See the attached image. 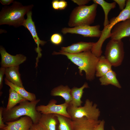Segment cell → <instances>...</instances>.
<instances>
[{"mask_svg":"<svg viewBox=\"0 0 130 130\" xmlns=\"http://www.w3.org/2000/svg\"><path fill=\"white\" fill-rule=\"evenodd\" d=\"M29 130H46L44 127L38 122L33 123Z\"/></svg>","mask_w":130,"mask_h":130,"instance_id":"27","label":"cell"},{"mask_svg":"<svg viewBox=\"0 0 130 130\" xmlns=\"http://www.w3.org/2000/svg\"><path fill=\"white\" fill-rule=\"evenodd\" d=\"M105 121L103 120L101 121L99 124L93 130H104Z\"/></svg>","mask_w":130,"mask_h":130,"instance_id":"33","label":"cell"},{"mask_svg":"<svg viewBox=\"0 0 130 130\" xmlns=\"http://www.w3.org/2000/svg\"><path fill=\"white\" fill-rule=\"evenodd\" d=\"M59 0H53L52 1V7L54 10H59L58 3Z\"/></svg>","mask_w":130,"mask_h":130,"instance_id":"34","label":"cell"},{"mask_svg":"<svg viewBox=\"0 0 130 130\" xmlns=\"http://www.w3.org/2000/svg\"><path fill=\"white\" fill-rule=\"evenodd\" d=\"M19 69V65L6 68L5 74V78L13 84L24 88L21 79Z\"/></svg>","mask_w":130,"mask_h":130,"instance_id":"16","label":"cell"},{"mask_svg":"<svg viewBox=\"0 0 130 130\" xmlns=\"http://www.w3.org/2000/svg\"><path fill=\"white\" fill-rule=\"evenodd\" d=\"M94 44V43L93 42H79L73 44L67 47H61L60 51L70 54H77L91 50Z\"/></svg>","mask_w":130,"mask_h":130,"instance_id":"15","label":"cell"},{"mask_svg":"<svg viewBox=\"0 0 130 130\" xmlns=\"http://www.w3.org/2000/svg\"><path fill=\"white\" fill-rule=\"evenodd\" d=\"M104 55L112 66L120 65L124 55V43L122 40H110L106 45Z\"/></svg>","mask_w":130,"mask_h":130,"instance_id":"7","label":"cell"},{"mask_svg":"<svg viewBox=\"0 0 130 130\" xmlns=\"http://www.w3.org/2000/svg\"><path fill=\"white\" fill-rule=\"evenodd\" d=\"M55 115L58 120L56 130H73L72 120L71 118L62 115Z\"/></svg>","mask_w":130,"mask_h":130,"instance_id":"25","label":"cell"},{"mask_svg":"<svg viewBox=\"0 0 130 130\" xmlns=\"http://www.w3.org/2000/svg\"><path fill=\"white\" fill-rule=\"evenodd\" d=\"M40 100L39 99L33 101L26 100L8 110L3 107V122L5 123L13 121L21 116H27L31 118L33 123H38L42 114L37 110L36 107Z\"/></svg>","mask_w":130,"mask_h":130,"instance_id":"3","label":"cell"},{"mask_svg":"<svg viewBox=\"0 0 130 130\" xmlns=\"http://www.w3.org/2000/svg\"><path fill=\"white\" fill-rule=\"evenodd\" d=\"M9 93L7 104L6 107L5 108L7 110L12 108L18 104L27 100L11 88L9 89Z\"/></svg>","mask_w":130,"mask_h":130,"instance_id":"23","label":"cell"},{"mask_svg":"<svg viewBox=\"0 0 130 130\" xmlns=\"http://www.w3.org/2000/svg\"><path fill=\"white\" fill-rule=\"evenodd\" d=\"M92 1L94 3L100 5L102 8L104 14V27L107 26L110 22L108 18L109 13L111 10L116 7V3L114 1L109 3L104 0H93Z\"/></svg>","mask_w":130,"mask_h":130,"instance_id":"24","label":"cell"},{"mask_svg":"<svg viewBox=\"0 0 130 130\" xmlns=\"http://www.w3.org/2000/svg\"><path fill=\"white\" fill-rule=\"evenodd\" d=\"M113 1L118 4L119 9L121 11L124 9L126 6V0H114Z\"/></svg>","mask_w":130,"mask_h":130,"instance_id":"28","label":"cell"},{"mask_svg":"<svg viewBox=\"0 0 130 130\" xmlns=\"http://www.w3.org/2000/svg\"><path fill=\"white\" fill-rule=\"evenodd\" d=\"M130 37V19L116 24L112 29L110 36L111 39L121 40Z\"/></svg>","mask_w":130,"mask_h":130,"instance_id":"11","label":"cell"},{"mask_svg":"<svg viewBox=\"0 0 130 130\" xmlns=\"http://www.w3.org/2000/svg\"><path fill=\"white\" fill-rule=\"evenodd\" d=\"M33 6H24L16 1H14L11 6H5L0 12V25H7L15 27L23 26L26 20L25 15L31 11Z\"/></svg>","mask_w":130,"mask_h":130,"instance_id":"2","label":"cell"},{"mask_svg":"<svg viewBox=\"0 0 130 130\" xmlns=\"http://www.w3.org/2000/svg\"><path fill=\"white\" fill-rule=\"evenodd\" d=\"M112 130H116L115 128L113 127H112Z\"/></svg>","mask_w":130,"mask_h":130,"instance_id":"36","label":"cell"},{"mask_svg":"<svg viewBox=\"0 0 130 130\" xmlns=\"http://www.w3.org/2000/svg\"><path fill=\"white\" fill-rule=\"evenodd\" d=\"M3 107H1L0 108V129H2L6 127L7 125L4 124L3 120L2 113Z\"/></svg>","mask_w":130,"mask_h":130,"instance_id":"29","label":"cell"},{"mask_svg":"<svg viewBox=\"0 0 130 130\" xmlns=\"http://www.w3.org/2000/svg\"><path fill=\"white\" fill-rule=\"evenodd\" d=\"M98 4L93 3L87 6H78L71 12L68 25L70 27L85 25H90L94 22Z\"/></svg>","mask_w":130,"mask_h":130,"instance_id":"4","label":"cell"},{"mask_svg":"<svg viewBox=\"0 0 130 130\" xmlns=\"http://www.w3.org/2000/svg\"><path fill=\"white\" fill-rule=\"evenodd\" d=\"M0 130H4L3 129H0Z\"/></svg>","mask_w":130,"mask_h":130,"instance_id":"37","label":"cell"},{"mask_svg":"<svg viewBox=\"0 0 130 130\" xmlns=\"http://www.w3.org/2000/svg\"><path fill=\"white\" fill-rule=\"evenodd\" d=\"M6 68L1 67L0 68V89L1 90L3 86L2 82L4 75L5 74Z\"/></svg>","mask_w":130,"mask_h":130,"instance_id":"30","label":"cell"},{"mask_svg":"<svg viewBox=\"0 0 130 130\" xmlns=\"http://www.w3.org/2000/svg\"><path fill=\"white\" fill-rule=\"evenodd\" d=\"M116 72L112 69L108 71L99 79L102 85H112L118 88H121V86L116 77Z\"/></svg>","mask_w":130,"mask_h":130,"instance_id":"21","label":"cell"},{"mask_svg":"<svg viewBox=\"0 0 130 130\" xmlns=\"http://www.w3.org/2000/svg\"><path fill=\"white\" fill-rule=\"evenodd\" d=\"M4 80L5 83L6 84L13 89L27 100L30 101H33L37 99L36 95L34 93L27 91L24 88L21 87L13 84L6 78Z\"/></svg>","mask_w":130,"mask_h":130,"instance_id":"22","label":"cell"},{"mask_svg":"<svg viewBox=\"0 0 130 130\" xmlns=\"http://www.w3.org/2000/svg\"><path fill=\"white\" fill-rule=\"evenodd\" d=\"M71 91V89L68 85H61L53 88L50 95L52 96L62 97L64 99L65 102L69 104L72 100Z\"/></svg>","mask_w":130,"mask_h":130,"instance_id":"20","label":"cell"},{"mask_svg":"<svg viewBox=\"0 0 130 130\" xmlns=\"http://www.w3.org/2000/svg\"><path fill=\"white\" fill-rule=\"evenodd\" d=\"M5 123L7 126L2 129L4 130H29L33 122L30 117L25 116L19 120Z\"/></svg>","mask_w":130,"mask_h":130,"instance_id":"13","label":"cell"},{"mask_svg":"<svg viewBox=\"0 0 130 130\" xmlns=\"http://www.w3.org/2000/svg\"><path fill=\"white\" fill-rule=\"evenodd\" d=\"M99 25L94 26L85 25L73 27H65L61 30L64 34L68 33L81 35L84 37L100 38L102 34Z\"/></svg>","mask_w":130,"mask_h":130,"instance_id":"8","label":"cell"},{"mask_svg":"<svg viewBox=\"0 0 130 130\" xmlns=\"http://www.w3.org/2000/svg\"><path fill=\"white\" fill-rule=\"evenodd\" d=\"M129 40H130V38L129 39Z\"/></svg>","mask_w":130,"mask_h":130,"instance_id":"38","label":"cell"},{"mask_svg":"<svg viewBox=\"0 0 130 130\" xmlns=\"http://www.w3.org/2000/svg\"><path fill=\"white\" fill-rule=\"evenodd\" d=\"M50 41L52 44L56 45L60 44L62 42V35L58 33H54L52 35L50 38Z\"/></svg>","mask_w":130,"mask_h":130,"instance_id":"26","label":"cell"},{"mask_svg":"<svg viewBox=\"0 0 130 130\" xmlns=\"http://www.w3.org/2000/svg\"><path fill=\"white\" fill-rule=\"evenodd\" d=\"M112 66L104 56L101 55L99 58L96 68L95 76L100 77L112 70Z\"/></svg>","mask_w":130,"mask_h":130,"instance_id":"19","label":"cell"},{"mask_svg":"<svg viewBox=\"0 0 130 130\" xmlns=\"http://www.w3.org/2000/svg\"><path fill=\"white\" fill-rule=\"evenodd\" d=\"M67 6V1L64 0H59L58 7L59 10H63Z\"/></svg>","mask_w":130,"mask_h":130,"instance_id":"31","label":"cell"},{"mask_svg":"<svg viewBox=\"0 0 130 130\" xmlns=\"http://www.w3.org/2000/svg\"><path fill=\"white\" fill-rule=\"evenodd\" d=\"M14 0H0L1 3L3 5H7L13 3Z\"/></svg>","mask_w":130,"mask_h":130,"instance_id":"35","label":"cell"},{"mask_svg":"<svg viewBox=\"0 0 130 130\" xmlns=\"http://www.w3.org/2000/svg\"><path fill=\"white\" fill-rule=\"evenodd\" d=\"M72 1L78 4V6L85 5L90 1L89 0H72Z\"/></svg>","mask_w":130,"mask_h":130,"instance_id":"32","label":"cell"},{"mask_svg":"<svg viewBox=\"0 0 130 130\" xmlns=\"http://www.w3.org/2000/svg\"><path fill=\"white\" fill-rule=\"evenodd\" d=\"M130 19V0H126L124 9L116 17H114L110 20L109 24L104 27L102 31V34L98 41L94 44L91 50V52L98 57H99L102 53V47L104 41L110 38L111 31L117 24Z\"/></svg>","mask_w":130,"mask_h":130,"instance_id":"5","label":"cell"},{"mask_svg":"<svg viewBox=\"0 0 130 130\" xmlns=\"http://www.w3.org/2000/svg\"><path fill=\"white\" fill-rule=\"evenodd\" d=\"M72 120L73 130H93L101 121L89 119L86 117L75 119Z\"/></svg>","mask_w":130,"mask_h":130,"instance_id":"14","label":"cell"},{"mask_svg":"<svg viewBox=\"0 0 130 130\" xmlns=\"http://www.w3.org/2000/svg\"><path fill=\"white\" fill-rule=\"evenodd\" d=\"M53 55H62L65 56L79 69V74L82 75L84 71L86 79L89 81L93 80L95 77L96 65L99 59L93 54L91 50L85 51L77 54H72L61 51H54Z\"/></svg>","mask_w":130,"mask_h":130,"instance_id":"1","label":"cell"},{"mask_svg":"<svg viewBox=\"0 0 130 130\" xmlns=\"http://www.w3.org/2000/svg\"><path fill=\"white\" fill-rule=\"evenodd\" d=\"M38 123L46 130H56L58 120L55 114H42Z\"/></svg>","mask_w":130,"mask_h":130,"instance_id":"17","label":"cell"},{"mask_svg":"<svg viewBox=\"0 0 130 130\" xmlns=\"http://www.w3.org/2000/svg\"><path fill=\"white\" fill-rule=\"evenodd\" d=\"M97 105L88 99L85 100L83 106L74 107L69 104L67 111L72 120L86 117L88 118L98 120L100 112Z\"/></svg>","mask_w":130,"mask_h":130,"instance_id":"6","label":"cell"},{"mask_svg":"<svg viewBox=\"0 0 130 130\" xmlns=\"http://www.w3.org/2000/svg\"><path fill=\"white\" fill-rule=\"evenodd\" d=\"M26 15L27 18L25 20L23 26L27 29L31 34L34 41L37 45V47L36 49V51L40 56L41 55L40 51L41 50L39 47V45H44L46 42L40 40L38 35L34 22L33 21L32 18V10L28 12Z\"/></svg>","mask_w":130,"mask_h":130,"instance_id":"12","label":"cell"},{"mask_svg":"<svg viewBox=\"0 0 130 130\" xmlns=\"http://www.w3.org/2000/svg\"><path fill=\"white\" fill-rule=\"evenodd\" d=\"M89 87L88 83L85 82L81 87L78 88L74 86L71 89V94L72 100L69 104L74 107L81 106L83 101L81 100L83 93V90Z\"/></svg>","mask_w":130,"mask_h":130,"instance_id":"18","label":"cell"},{"mask_svg":"<svg viewBox=\"0 0 130 130\" xmlns=\"http://www.w3.org/2000/svg\"><path fill=\"white\" fill-rule=\"evenodd\" d=\"M0 53L1 56V66L6 68L19 66L25 61L26 59L25 56L21 54L15 56L10 54L1 46L0 47Z\"/></svg>","mask_w":130,"mask_h":130,"instance_id":"10","label":"cell"},{"mask_svg":"<svg viewBox=\"0 0 130 130\" xmlns=\"http://www.w3.org/2000/svg\"><path fill=\"white\" fill-rule=\"evenodd\" d=\"M57 102L55 99H51L46 105H40L37 106L36 110L41 114L59 115L71 118L67 111L69 104L65 102L57 104Z\"/></svg>","mask_w":130,"mask_h":130,"instance_id":"9","label":"cell"}]
</instances>
